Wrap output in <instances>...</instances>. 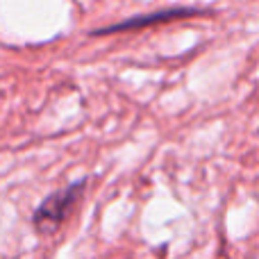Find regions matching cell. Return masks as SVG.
<instances>
[{
    "instance_id": "1",
    "label": "cell",
    "mask_w": 259,
    "mask_h": 259,
    "mask_svg": "<svg viewBox=\"0 0 259 259\" xmlns=\"http://www.w3.org/2000/svg\"><path fill=\"white\" fill-rule=\"evenodd\" d=\"M87 180H77V182L68 184V187L59 189V191L50 193L39 207H36L32 223L41 234H53L62 228V223L68 219L75 205L80 202L82 193H84Z\"/></svg>"
},
{
    "instance_id": "2",
    "label": "cell",
    "mask_w": 259,
    "mask_h": 259,
    "mask_svg": "<svg viewBox=\"0 0 259 259\" xmlns=\"http://www.w3.org/2000/svg\"><path fill=\"white\" fill-rule=\"evenodd\" d=\"M193 14H198L196 9H166V12H157V14H146V16H134V18H127V21L116 23V25H112V27H103V30H96L94 34H109V32L134 30V27H146V25H152V23L173 21V18L193 16Z\"/></svg>"
}]
</instances>
